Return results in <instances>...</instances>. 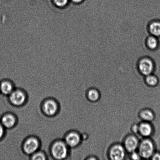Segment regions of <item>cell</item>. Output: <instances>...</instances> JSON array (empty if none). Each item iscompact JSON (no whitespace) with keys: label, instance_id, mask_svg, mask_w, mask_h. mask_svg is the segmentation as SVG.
Returning a JSON list of instances; mask_svg holds the SVG:
<instances>
[{"label":"cell","instance_id":"1","mask_svg":"<svg viewBox=\"0 0 160 160\" xmlns=\"http://www.w3.org/2000/svg\"><path fill=\"white\" fill-rule=\"evenodd\" d=\"M138 153L141 158L148 159L153 154L154 145L153 142L149 139H145L139 144Z\"/></svg>","mask_w":160,"mask_h":160},{"label":"cell","instance_id":"2","mask_svg":"<svg viewBox=\"0 0 160 160\" xmlns=\"http://www.w3.org/2000/svg\"><path fill=\"white\" fill-rule=\"evenodd\" d=\"M67 144L61 141L54 144L51 149L52 153L56 159H62L66 158L68 154Z\"/></svg>","mask_w":160,"mask_h":160},{"label":"cell","instance_id":"3","mask_svg":"<svg viewBox=\"0 0 160 160\" xmlns=\"http://www.w3.org/2000/svg\"><path fill=\"white\" fill-rule=\"evenodd\" d=\"M138 69L141 73L144 76H147L151 74L154 69V63L150 58H142L138 63Z\"/></svg>","mask_w":160,"mask_h":160},{"label":"cell","instance_id":"4","mask_svg":"<svg viewBox=\"0 0 160 160\" xmlns=\"http://www.w3.org/2000/svg\"><path fill=\"white\" fill-rule=\"evenodd\" d=\"M125 156V148L120 145L113 146L109 151V157L113 160L123 159Z\"/></svg>","mask_w":160,"mask_h":160},{"label":"cell","instance_id":"5","mask_svg":"<svg viewBox=\"0 0 160 160\" xmlns=\"http://www.w3.org/2000/svg\"><path fill=\"white\" fill-rule=\"evenodd\" d=\"M39 142L37 139L33 138H30L25 142L23 150L27 154H34L37 152Z\"/></svg>","mask_w":160,"mask_h":160},{"label":"cell","instance_id":"6","mask_svg":"<svg viewBox=\"0 0 160 160\" xmlns=\"http://www.w3.org/2000/svg\"><path fill=\"white\" fill-rule=\"evenodd\" d=\"M9 95L11 102L15 106H19L23 104L26 100L25 94L21 91H13Z\"/></svg>","mask_w":160,"mask_h":160},{"label":"cell","instance_id":"7","mask_svg":"<svg viewBox=\"0 0 160 160\" xmlns=\"http://www.w3.org/2000/svg\"><path fill=\"white\" fill-rule=\"evenodd\" d=\"M124 145L125 149L129 152L132 153L135 151L138 148V140L135 136H129L125 139Z\"/></svg>","mask_w":160,"mask_h":160},{"label":"cell","instance_id":"8","mask_svg":"<svg viewBox=\"0 0 160 160\" xmlns=\"http://www.w3.org/2000/svg\"><path fill=\"white\" fill-rule=\"evenodd\" d=\"M43 110L44 112L47 115L50 116L54 115L57 111V104L53 100H47L44 103Z\"/></svg>","mask_w":160,"mask_h":160},{"label":"cell","instance_id":"9","mask_svg":"<svg viewBox=\"0 0 160 160\" xmlns=\"http://www.w3.org/2000/svg\"><path fill=\"white\" fill-rule=\"evenodd\" d=\"M81 142V137L76 132H72L68 134L65 138V143L67 146L74 147L78 146Z\"/></svg>","mask_w":160,"mask_h":160},{"label":"cell","instance_id":"10","mask_svg":"<svg viewBox=\"0 0 160 160\" xmlns=\"http://www.w3.org/2000/svg\"><path fill=\"white\" fill-rule=\"evenodd\" d=\"M152 129L148 122H144L138 125V132L144 137H148L152 134Z\"/></svg>","mask_w":160,"mask_h":160},{"label":"cell","instance_id":"11","mask_svg":"<svg viewBox=\"0 0 160 160\" xmlns=\"http://www.w3.org/2000/svg\"><path fill=\"white\" fill-rule=\"evenodd\" d=\"M2 124L6 128H10L13 127L16 123L15 117L11 114H7L3 117L1 120Z\"/></svg>","mask_w":160,"mask_h":160},{"label":"cell","instance_id":"12","mask_svg":"<svg viewBox=\"0 0 160 160\" xmlns=\"http://www.w3.org/2000/svg\"><path fill=\"white\" fill-rule=\"evenodd\" d=\"M149 30L151 35L155 37H160V22L153 21L150 23L149 26Z\"/></svg>","mask_w":160,"mask_h":160},{"label":"cell","instance_id":"13","mask_svg":"<svg viewBox=\"0 0 160 160\" xmlns=\"http://www.w3.org/2000/svg\"><path fill=\"white\" fill-rule=\"evenodd\" d=\"M0 89L4 95H10L13 91V88L10 82L4 81L1 83L0 86Z\"/></svg>","mask_w":160,"mask_h":160},{"label":"cell","instance_id":"14","mask_svg":"<svg viewBox=\"0 0 160 160\" xmlns=\"http://www.w3.org/2000/svg\"><path fill=\"white\" fill-rule=\"evenodd\" d=\"M140 115L141 118L145 122L152 121L154 119V114L148 109H145L141 111Z\"/></svg>","mask_w":160,"mask_h":160},{"label":"cell","instance_id":"15","mask_svg":"<svg viewBox=\"0 0 160 160\" xmlns=\"http://www.w3.org/2000/svg\"><path fill=\"white\" fill-rule=\"evenodd\" d=\"M146 44L147 47L151 50L156 49L158 46V41L156 37L151 35L147 38Z\"/></svg>","mask_w":160,"mask_h":160},{"label":"cell","instance_id":"16","mask_svg":"<svg viewBox=\"0 0 160 160\" xmlns=\"http://www.w3.org/2000/svg\"><path fill=\"white\" fill-rule=\"evenodd\" d=\"M88 97L91 101L96 102L99 98L100 94L98 91L95 89H91L88 92Z\"/></svg>","mask_w":160,"mask_h":160},{"label":"cell","instance_id":"17","mask_svg":"<svg viewBox=\"0 0 160 160\" xmlns=\"http://www.w3.org/2000/svg\"><path fill=\"white\" fill-rule=\"evenodd\" d=\"M146 82L148 85L153 86L158 84V79L156 76L151 74L146 76Z\"/></svg>","mask_w":160,"mask_h":160},{"label":"cell","instance_id":"18","mask_svg":"<svg viewBox=\"0 0 160 160\" xmlns=\"http://www.w3.org/2000/svg\"><path fill=\"white\" fill-rule=\"evenodd\" d=\"M32 159L35 160H44L46 159V158L44 154L42 152H35L32 156Z\"/></svg>","mask_w":160,"mask_h":160},{"label":"cell","instance_id":"19","mask_svg":"<svg viewBox=\"0 0 160 160\" xmlns=\"http://www.w3.org/2000/svg\"><path fill=\"white\" fill-rule=\"evenodd\" d=\"M54 4L59 7H64L68 4V0H53Z\"/></svg>","mask_w":160,"mask_h":160},{"label":"cell","instance_id":"20","mask_svg":"<svg viewBox=\"0 0 160 160\" xmlns=\"http://www.w3.org/2000/svg\"><path fill=\"white\" fill-rule=\"evenodd\" d=\"M131 153V158L133 160H140L142 158L138 152L137 153L134 151Z\"/></svg>","mask_w":160,"mask_h":160},{"label":"cell","instance_id":"21","mask_svg":"<svg viewBox=\"0 0 160 160\" xmlns=\"http://www.w3.org/2000/svg\"><path fill=\"white\" fill-rule=\"evenodd\" d=\"M152 159L153 160H160V154L159 153H156V154H153V156H152Z\"/></svg>","mask_w":160,"mask_h":160},{"label":"cell","instance_id":"22","mask_svg":"<svg viewBox=\"0 0 160 160\" xmlns=\"http://www.w3.org/2000/svg\"><path fill=\"white\" fill-rule=\"evenodd\" d=\"M4 132V130L3 126L2 124H0V139L2 137Z\"/></svg>","mask_w":160,"mask_h":160},{"label":"cell","instance_id":"23","mask_svg":"<svg viewBox=\"0 0 160 160\" xmlns=\"http://www.w3.org/2000/svg\"><path fill=\"white\" fill-rule=\"evenodd\" d=\"M83 0H72V1L74 3H77V4H79V3L82 2Z\"/></svg>","mask_w":160,"mask_h":160}]
</instances>
